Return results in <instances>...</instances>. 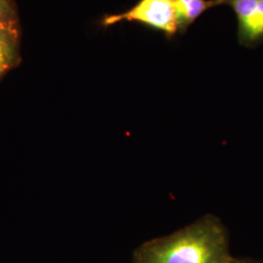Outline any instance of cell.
I'll list each match as a JSON object with an SVG mask.
<instances>
[{
  "mask_svg": "<svg viewBox=\"0 0 263 263\" xmlns=\"http://www.w3.org/2000/svg\"><path fill=\"white\" fill-rule=\"evenodd\" d=\"M18 29H0V79L18 63Z\"/></svg>",
  "mask_w": 263,
  "mask_h": 263,
  "instance_id": "obj_5",
  "label": "cell"
},
{
  "mask_svg": "<svg viewBox=\"0 0 263 263\" xmlns=\"http://www.w3.org/2000/svg\"><path fill=\"white\" fill-rule=\"evenodd\" d=\"M231 263H263L254 259H250V258H235L233 257Z\"/></svg>",
  "mask_w": 263,
  "mask_h": 263,
  "instance_id": "obj_7",
  "label": "cell"
},
{
  "mask_svg": "<svg viewBox=\"0 0 263 263\" xmlns=\"http://www.w3.org/2000/svg\"><path fill=\"white\" fill-rule=\"evenodd\" d=\"M233 10L237 18V37L247 48L263 43V0H220Z\"/></svg>",
  "mask_w": 263,
  "mask_h": 263,
  "instance_id": "obj_3",
  "label": "cell"
},
{
  "mask_svg": "<svg viewBox=\"0 0 263 263\" xmlns=\"http://www.w3.org/2000/svg\"><path fill=\"white\" fill-rule=\"evenodd\" d=\"M16 14L10 0H0V28L16 27Z\"/></svg>",
  "mask_w": 263,
  "mask_h": 263,
  "instance_id": "obj_6",
  "label": "cell"
},
{
  "mask_svg": "<svg viewBox=\"0 0 263 263\" xmlns=\"http://www.w3.org/2000/svg\"><path fill=\"white\" fill-rule=\"evenodd\" d=\"M12 28H14V27H12ZM3 28H0V29H3Z\"/></svg>",
  "mask_w": 263,
  "mask_h": 263,
  "instance_id": "obj_8",
  "label": "cell"
},
{
  "mask_svg": "<svg viewBox=\"0 0 263 263\" xmlns=\"http://www.w3.org/2000/svg\"><path fill=\"white\" fill-rule=\"evenodd\" d=\"M232 259L226 227L211 214L141 244L134 253L135 263H231Z\"/></svg>",
  "mask_w": 263,
  "mask_h": 263,
  "instance_id": "obj_1",
  "label": "cell"
},
{
  "mask_svg": "<svg viewBox=\"0 0 263 263\" xmlns=\"http://www.w3.org/2000/svg\"><path fill=\"white\" fill-rule=\"evenodd\" d=\"M179 33H184L206 11L221 6L220 0H175Z\"/></svg>",
  "mask_w": 263,
  "mask_h": 263,
  "instance_id": "obj_4",
  "label": "cell"
},
{
  "mask_svg": "<svg viewBox=\"0 0 263 263\" xmlns=\"http://www.w3.org/2000/svg\"><path fill=\"white\" fill-rule=\"evenodd\" d=\"M126 23H135L158 31L172 39L179 33V18L175 0H139L130 9L106 15L101 21L104 28Z\"/></svg>",
  "mask_w": 263,
  "mask_h": 263,
  "instance_id": "obj_2",
  "label": "cell"
}]
</instances>
